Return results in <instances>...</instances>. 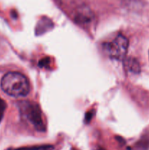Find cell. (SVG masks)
I'll use <instances>...</instances> for the list:
<instances>
[{"mask_svg": "<svg viewBox=\"0 0 149 150\" xmlns=\"http://www.w3.org/2000/svg\"><path fill=\"white\" fill-rule=\"evenodd\" d=\"M1 89L7 95L14 98H23L30 92V84L27 78L18 72H8L0 83Z\"/></svg>", "mask_w": 149, "mask_h": 150, "instance_id": "1", "label": "cell"}, {"mask_svg": "<svg viewBox=\"0 0 149 150\" xmlns=\"http://www.w3.org/2000/svg\"><path fill=\"white\" fill-rule=\"evenodd\" d=\"M20 116L38 131L45 130L42 112L39 105L33 101H21L18 103Z\"/></svg>", "mask_w": 149, "mask_h": 150, "instance_id": "2", "label": "cell"}, {"mask_svg": "<svg viewBox=\"0 0 149 150\" xmlns=\"http://www.w3.org/2000/svg\"><path fill=\"white\" fill-rule=\"evenodd\" d=\"M104 52L111 59L117 60L124 59L129 46V40L125 36L118 35L110 42L102 45Z\"/></svg>", "mask_w": 149, "mask_h": 150, "instance_id": "3", "label": "cell"}, {"mask_svg": "<svg viewBox=\"0 0 149 150\" xmlns=\"http://www.w3.org/2000/svg\"><path fill=\"white\" fill-rule=\"evenodd\" d=\"M73 17L77 23L86 25L91 22L93 15L89 7L86 6H80L73 12Z\"/></svg>", "mask_w": 149, "mask_h": 150, "instance_id": "4", "label": "cell"}, {"mask_svg": "<svg viewBox=\"0 0 149 150\" xmlns=\"http://www.w3.org/2000/svg\"><path fill=\"white\" fill-rule=\"evenodd\" d=\"M124 65L128 71L133 73H138L140 70V64L134 58H128L124 61Z\"/></svg>", "mask_w": 149, "mask_h": 150, "instance_id": "5", "label": "cell"}, {"mask_svg": "<svg viewBox=\"0 0 149 150\" xmlns=\"http://www.w3.org/2000/svg\"><path fill=\"white\" fill-rule=\"evenodd\" d=\"M53 146L52 145H39V146H29V147H20V148H10L7 150H53Z\"/></svg>", "mask_w": 149, "mask_h": 150, "instance_id": "6", "label": "cell"}, {"mask_svg": "<svg viewBox=\"0 0 149 150\" xmlns=\"http://www.w3.org/2000/svg\"><path fill=\"white\" fill-rule=\"evenodd\" d=\"M6 108H7V104L6 102L2 99V98H0V122L2 120L3 117H4V111H5Z\"/></svg>", "mask_w": 149, "mask_h": 150, "instance_id": "7", "label": "cell"}, {"mask_svg": "<svg viewBox=\"0 0 149 150\" xmlns=\"http://www.w3.org/2000/svg\"><path fill=\"white\" fill-rule=\"evenodd\" d=\"M98 150H105V149H101V148H99V149Z\"/></svg>", "mask_w": 149, "mask_h": 150, "instance_id": "8", "label": "cell"}, {"mask_svg": "<svg viewBox=\"0 0 149 150\" xmlns=\"http://www.w3.org/2000/svg\"><path fill=\"white\" fill-rule=\"evenodd\" d=\"M72 150H77V149H72Z\"/></svg>", "mask_w": 149, "mask_h": 150, "instance_id": "9", "label": "cell"}]
</instances>
